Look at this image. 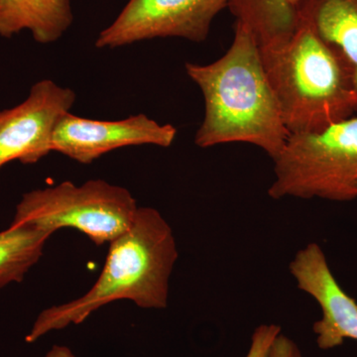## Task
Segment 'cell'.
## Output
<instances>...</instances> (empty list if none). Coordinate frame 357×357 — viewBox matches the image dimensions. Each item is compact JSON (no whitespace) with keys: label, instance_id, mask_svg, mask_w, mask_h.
I'll return each mask as SVG.
<instances>
[{"label":"cell","instance_id":"6da1fadb","mask_svg":"<svg viewBox=\"0 0 357 357\" xmlns=\"http://www.w3.org/2000/svg\"><path fill=\"white\" fill-rule=\"evenodd\" d=\"M185 68L204 96L197 146L248 143L272 160L280 154L290 133L263 67L259 46L245 26L236 21L232 43L217 61L187 63Z\"/></svg>","mask_w":357,"mask_h":357},{"label":"cell","instance_id":"7a4b0ae2","mask_svg":"<svg viewBox=\"0 0 357 357\" xmlns=\"http://www.w3.org/2000/svg\"><path fill=\"white\" fill-rule=\"evenodd\" d=\"M177 259L172 227L158 211L139 206L128 231L109 243L105 267L93 287L76 300L40 312L26 342L32 344L46 333L79 325L115 301L129 300L143 309H165Z\"/></svg>","mask_w":357,"mask_h":357},{"label":"cell","instance_id":"3957f363","mask_svg":"<svg viewBox=\"0 0 357 357\" xmlns=\"http://www.w3.org/2000/svg\"><path fill=\"white\" fill-rule=\"evenodd\" d=\"M260 55L289 133L318 132L357 112L351 66L309 26L298 22L288 41Z\"/></svg>","mask_w":357,"mask_h":357},{"label":"cell","instance_id":"277c9868","mask_svg":"<svg viewBox=\"0 0 357 357\" xmlns=\"http://www.w3.org/2000/svg\"><path fill=\"white\" fill-rule=\"evenodd\" d=\"M273 161L272 199H357V115L318 132L290 134Z\"/></svg>","mask_w":357,"mask_h":357},{"label":"cell","instance_id":"5b68a950","mask_svg":"<svg viewBox=\"0 0 357 357\" xmlns=\"http://www.w3.org/2000/svg\"><path fill=\"white\" fill-rule=\"evenodd\" d=\"M138 208L126 188L103 180H89L79 185L66 181L25 192L11 223L32 225L51 234L72 227L100 246L128 231Z\"/></svg>","mask_w":357,"mask_h":357},{"label":"cell","instance_id":"8992f818","mask_svg":"<svg viewBox=\"0 0 357 357\" xmlns=\"http://www.w3.org/2000/svg\"><path fill=\"white\" fill-rule=\"evenodd\" d=\"M229 0H128L114 22L100 31L98 49H115L155 38L203 42Z\"/></svg>","mask_w":357,"mask_h":357},{"label":"cell","instance_id":"52a82bcc","mask_svg":"<svg viewBox=\"0 0 357 357\" xmlns=\"http://www.w3.org/2000/svg\"><path fill=\"white\" fill-rule=\"evenodd\" d=\"M75 102L73 89L44 79L33 84L20 105L0 110V170L13 161L37 163L53 152L56 126Z\"/></svg>","mask_w":357,"mask_h":357},{"label":"cell","instance_id":"ba28073f","mask_svg":"<svg viewBox=\"0 0 357 357\" xmlns=\"http://www.w3.org/2000/svg\"><path fill=\"white\" fill-rule=\"evenodd\" d=\"M177 136L172 124H160L145 114L121 121L84 119L68 112L61 117L52 138L53 152L81 164H91L119 148L154 145L170 147Z\"/></svg>","mask_w":357,"mask_h":357},{"label":"cell","instance_id":"9c48e42d","mask_svg":"<svg viewBox=\"0 0 357 357\" xmlns=\"http://www.w3.org/2000/svg\"><path fill=\"white\" fill-rule=\"evenodd\" d=\"M290 272L298 288L321 307V318L312 326L319 349L331 351L347 340L357 342V303L338 284L321 246L312 243L300 249Z\"/></svg>","mask_w":357,"mask_h":357},{"label":"cell","instance_id":"30bf717a","mask_svg":"<svg viewBox=\"0 0 357 357\" xmlns=\"http://www.w3.org/2000/svg\"><path fill=\"white\" fill-rule=\"evenodd\" d=\"M74 21L70 0H0V36L27 31L40 44L62 38Z\"/></svg>","mask_w":357,"mask_h":357},{"label":"cell","instance_id":"8fae6325","mask_svg":"<svg viewBox=\"0 0 357 357\" xmlns=\"http://www.w3.org/2000/svg\"><path fill=\"white\" fill-rule=\"evenodd\" d=\"M298 22L344 55L354 72L357 96V0H299Z\"/></svg>","mask_w":357,"mask_h":357},{"label":"cell","instance_id":"7c38bea8","mask_svg":"<svg viewBox=\"0 0 357 357\" xmlns=\"http://www.w3.org/2000/svg\"><path fill=\"white\" fill-rule=\"evenodd\" d=\"M299 0H229L227 8L245 26L259 49L285 43L298 27Z\"/></svg>","mask_w":357,"mask_h":357},{"label":"cell","instance_id":"4fadbf2b","mask_svg":"<svg viewBox=\"0 0 357 357\" xmlns=\"http://www.w3.org/2000/svg\"><path fill=\"white\" fill-rule=\"evenodd\" d=\"M52 236L32 225H13L0 231V288L20 283L43 255Z\"/></svg>","mask_w":357,"mask_h":357},{"label":"cell","instance_id":"5bb4252c","mask_svg":"<svg viewBox=\"0 0 357 357\" xmlns=\"http://www.w3.org/2000/svg\"><path fill=\"white\" fill-rule=\"evenodd\" d=\"M281 333V326L274 324L258 326L251 335L250 347L245 357H268L275 338Z\"/></svg>","mask_w":357,"mask_h":357},{"label":"cell","instance_id":"9a60e30c","mask_svg":"<svg viewBox=\"0 0 357 357\" xmlns=\"http://www.w3.org/2000/svg\"><path fill=\"white\" fill-rule=\"evenodd\" d=\"M268 357H304V356L301 351L299 345L296 344L292 338L281 333L275 338Z\"/></svg>","mask_w":357,"mask_h":357},{"label":"cell","instance_id":"2e32d148","mask_svg":"<svg viewBox=\"0 0 357 357\" xmlns=\"http://www.w3.org/2000/svg\"><path fill=\"white\" fill-rule=\"evenodd\" d=\"M45 357H76L69 347L65 345H54Z\"/></svg>","mask_w":357,"mask_h":357}]
</instances>
